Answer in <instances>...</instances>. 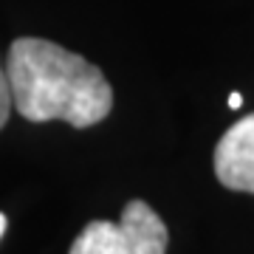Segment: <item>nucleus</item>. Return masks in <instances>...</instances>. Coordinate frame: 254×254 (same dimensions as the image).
<instances>
[{
    "label": "nucleus",
    "instance_id": "f257e3e1",
    "mask_svg": "<svg viewBox=\"0 0 254 254\" xmlns=\"http://www.w3.org/2000/svg\"><path fill=\"white\" fill-rule=\"evenodd\" d=\"M11 105L28 122H68L91 127L108 119L113 88L85 57L40 37H20L6 60Z\"/></svg>",
    "mask_w": 254,
    "mask_h": 254
},
{
    "label": "nucleus",
    "instance_id": "f03ea898",
    "mask_svg": "<svg viewBox=\"0 0 254 254\" xmlns=\"http://www.w3.org/2000/svg\"><path fill=\"white\" fill-rule=\"evenodd\" d=\"M170 232L144 200H127L122 220H91L73 240L71 254H167Z\"/></svg>",
    "mask_w": 254,
    "mask_h": 254
},
{
    "label": "nucleus",
    "instance_id": "7ed1b4c3",
    "mask_svg": "<svg viewBox=\"0 0 254 254\" xmlns=\"http://www.w3.org/2000/svg\"><path fill=\"white\" fill-rule=\"evenodd\" d=\"M215 175L226 190L254 192V113L235 122L218 141Z\"/></svg>",
    "mask_w": 254,
    "mask_h": 254
},
{
    "label": "nucleus",
    "instance_id": "20e7f679",
    "mask_svg": "<svg viewBox=\"0 0 254 254\" xmlns=\"http://www.w3.org/2000/svg\"><path fill=\"white\" fill-rule=\"evenodd\" d=\"M11 110V91H9V76H6V68L0 65V127L6 125Z\"/></svg>",
    "mask_w": 254,
    "mask_h": 254
},
{
    "label": "nucleus",
    "instance_id": "39448f33",
    "mask_svg": "<svg viewBox=\"0 0 254 254\" xmlns=\"http://www.w3.org/2000/svg\"><path fill=\"white\" fill-rule=\"evenodd\" d=\"M240 105H243V96H240V93H229V108H240Z\"/></svg>",
    "mask_w": 254,
    "mask_h": 254
},
{
    "label": "nucleus",
    "instance_id": "423d86ee",
    "mask_svg": "<svg viewBox=\"0 0 254 254\" xmlns=\"http://www.w3.org/2000/svg\"><path fill=\"white\" fill-rule=\"evenodd\" d=\"M3 232H6V215L0 212V235H3Z\"/></svg>",
    "mask_w": 254,
    "mask_h": 254
}]
</instances>
